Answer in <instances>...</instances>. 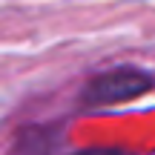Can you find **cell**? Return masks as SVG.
I'll return each instance as SVG.
<instances>
[{
    "instance_id": "cell-1",
    "label": "cell",
    "mask_w": 155,
    "mask_h": 155,
    "mask_svg": "<svg viewBox=\"0 0 155 155\" xmlns=\"http://www.w3.org/2000/svg\"><path fill=\"white\" fill-rule=\"evenodd\" d=\"M147 89H152V78L147 72L132 69V66H121V69H109V72L92 78L83 89V104L112 106V104H124V101L138 98Z\"/></svg>"
},
{
    "instance_id": "cell-2",
    "label": "cell",
    "mask_w": 155,
    "mask_h": 155,
    "mask_svg": "<svg viewBox=\"0 0 155 155\" xmlns=\"http://www.w3.org/2000/svg\"><path fill=\"white\" fill-rule=\"evenodd\" d=\"M49 152H52V138L43 129L23 132L15 141V150H12V155H49Z\"/></svg>"
},
{
    "instance_id": "cell-3",
    "label": "cell",
    "mask_w": 155,
    "mask_h": 155,
    "mask_svg": "<svg viewBox=\"0 0 155 155\" xmlns=\"http://www.w3.org/2000/svg\"><path fill=\"white\" fill-rule=\"evenodd\" d=\"M72 155H132V152L118 150V147H92V150H78Z\"/></svg>"
}]
</instances>
